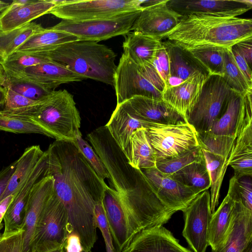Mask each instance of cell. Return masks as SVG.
Masks as SVG:
<instances>
[{
	"mask_svg": "<svg viewBox=\"0 0 252 252\" xmlns=\"http://www.w3.org/2000/svg\"><path fill=\"white\" fill-rule=\"evenodd\" d=\"M47 175L67 216L69 234H77L84 251L92 250L97 236L94 209L108 187L95 173L76 145L55 140L47 151Z\"/></svg>",
	"mask_w": 252,
	"mask_h": 252,
	"instance_id": "6da1fadb",
	"label": "cell"
},
{
	"mask_svg": "<svg viewBox=\"0 0 252 252\" xmlns=\"http://www.w3.org/2000/svg\"><path fill=\"white\" fill-rule=\"evenodd\" d=\"M252 38V19L189 15L182 16L163 39L188 49L200 45L229 48Z\"/></svg>",
	"mask_w": 252,
	"mask_h": 252,
	"instance_id": "7a4b0ae2",
	"label": "cell"
},
{
	"mask_svg": "<svg viewBox=\"0 0 252 252\" xmlns=\"http://www.w3.org/2000/svg\"><path fill=\"white\" fill-rule=\"evenodd\" d=\"M37 53L46 56L85 79L114 86L117 54L104 44L78 40Z\"/></svg>",
	"mask_w": 252,
	"mask_h": 252,
	"instance_id": "3957f363",
	"label": "cell"
},
{
	"mask_svg": "<svg viewBox=\"0 0 252 252\" xmlns=\"http://www.w3.org/2000/svg\"><path fill=\"white\" fill-rule=\"evenodd\" d=\"M118 194L126 220L128 242L143 229L163 225L175 213L160 201L141 170L137 169L134 186Z\"/></svg>",
	"mask_w": 252,
	"mask_h": 252,
	"instance_id": "277c9868",
	"label": "cell"
},
{
	"mask_svg": "<svg viewBox=\"0 0 252 252\" xmlns=\"http://www.w3.org/2000/svg\"><path fill=\"white\" fill-rule=\"evenodd\" d=\"M37 123L56 140L75 143L81 117L73 96L66 90L53 91L31 112L22 116Z\"/></svg>",
	"mask_w": 252,
	"mask_h": 252,
	"instance_id": "5b68a950",
	"label": "cell"
},
{
	"mask_svg": "<svg viewBox=\"0 0 252 252\" xmlns=\"http://www.w3.org/2000/svg\"><path fill=\"white\" fill-rule=\"evenodd\" d=\"M251 105L252 91L243 94L234 92L225 112L210 131L198 134L201 148L228 158Z\"/></svg>",
	"mask_w": 252,
	"mask_h": 252,
	"instance_id": "8992f818",
	"label": "cell"
},
{
	"mask_svg": "<svg viewBox=\"0 0 252 252\" xmlns=\"http://www.w3.org/2000/svg\"><path fill=\"white\" fill-rule=\"evenodd\" d=\"M113 86L117 105L138 95L162 99L165 88L154 64L139 66L124 53L117 66Z\"/></svg>",
	"mask_w": 252,
	"mask_h": 252,
	"instance_id": "52a82bcc",
	"label": "cell"
},
{
	"mask_svg": "<svg viewBox=\"0 0 252 252\" xmlns=\"http://www.w3.org/2000/svg\"><path fill=\"white\" fill-rule=\"evenodd\" d=\"M234 92L221 76L209 75L187 116V122L198 135L207 133L225 112Z\"/></svg>",
	"mask_w": 252,
	"mask_h": 252,
	"instance_id": "ba28073f",
	"label": "cell"
},
{
	"mask_svg": "<svg viewBox=\"0 0 252 252\" xmlns=\"http://www.w3.org/2000/svg\"><path fill=\"white\" fill-rule=\"evenodd\" d=\"M87 138L110 175V188L117 192L132 188L137 180V169L129 164L125 154L107 127L95 129L87 135Z\"/></svg>",
	"mask_w": 252,
	"mask_h": 252,
	"instance_id": "9c48e42d",
	"label": "cell"
},
{
	"mask_svg": "<svg viewBox=\"0 0 252 252\" xmlns=\"http://www.w3.org/2000/svg\"><path fill=\"white\" fill-rule=\"evenodd\" d=\"M143 3L140 0H57L49 13L64 20H91L142 10Z\"/></svg>",
	"mask_w": 252,
	"mask_h": 252,
	"instance_id": "30bf717a",
	"label": "cell"
},
{
	"mask_svg": "<svg viewBox=\"0 0 252 252\" xmlns=\"http://www.w3.org/2000/svg\"><path fill=\"white\" fill-rule=\"evenodd\" d=\"M68 234L66 212L54 190L35 229L32 252H52L63 248Z\"/></svg>",
	"mask_w": 252,
	"mask_h": 252,
	"instance_id": "8fae6325",
	"label": "cell"
},
{
	"mask_svg": "<svg viewBox=\"0 0 252 252\" xmlns=\"http://www.w3.org/2000/svg\"><path fill=\"white\" fill-rule=\"evenodd\" d=\"M141 10L99 19L86 21L62 20L50 28L73 34L79 40L98 42L118 35H125L132 27Z\"/></svg>",
	"mask_w": 252,
	"mask_h": 252,
	"instance_id": "7c38bea8",
	"label": "cell"
},
{
	"mask_svg": "<svg viewBox=\"0 0 252 252\" xmlns=\"http://www.w3.org/2000/svg\"><path fill=\"white\" fill-rule=\"evenodd\" d=\"M147 132L157 161L200 146L197 133L185 121L175 124H156L147 128Z\"/></svg>",
	"mask_w": 252,
	"mask_h": 252,
	"instance_id": "4fadbf2b",
	"label": "cell"
},
{
	"mask_svg": "<svg viewBox=\"0 0 252 252\" xmlns=\"http://www.w3.org/2000/svg\"><path fill=\"white\" fill-rule=\"evenodd\" d=\"M183 212V236L193 252H205L209 246L208 229L212 216L208 190L198 194Z\"/></svg>",
	"mask_w": 252,
	"mask_h": 252,
	"instance_id": "5bb4252c",
	"label": "cell"
},
{
	"mask_svg": "<svg viewBox=\"0 0 252 252\" xmlns=\"http://www.w3.org/2000/svg\"><path fill=\"white\" fill-rule=\"evenodd\" d=\"M141 170L160 201L175 213L183 211L199 194L156 168Z\"/></svg>",
	"mask_w": 252,
	"mask_h": 252,
	"instance_id": "9a60e30c",
	"label": "cell"
},
{
	"mask_svg": "<svg viewBox=\"0 0 252 252\" xmlns=\"http://www.w3.org/2000/svg\"><path fill=\"white\" fill-rule=\"evenodd\" d=\"M168 6L182 16L199 15L235 17L252 8V0H168Z\"/></svg>",
	"mask_w": 252,
	"mask_h": 252,
	"instance_id": "2e32d148",
	"label": "cell"
},
{
	"mask_svg": "<svg viewBox=\"0 0 252 252\" xmlns=\"http://www.w3.org/2000/svg\"><path fill=\"white\" fill-rule=\"evenodd\" d=\"M168 0L144 7L131 28V31L161 41L164 36L179 23L182 16L168 5Z\"/></svg>",
	"mask_w": 252,
	"mask_h": 252,
	"instance_id": "e0dca14e",
	"label": "cell"
},
{
	"mask_svg": "<svg viewBox=\"0 0 252 252\" xmlns=\"http://www.w3.org/2000/svg\"><path fill=\"white\" fill-rule=\"evenodd\" d=\"M54 190V180L50 175L43 177L33 186L26 208L21 252H32L35 229L41 213Z\"/></svg>",
	"mask_w": 252,
	"mask_h": 252,
	"instance_id": "ac0fdd59",
	"label": "cell"
},
{
	"mask_svg": "<svg viewBox=\"0 0 252 252\" xmlns=\"http://www.w3.org/2000/svg\"><path fill=\"white\" fill-rule=\"evenodd\" d=\"M119 252H192L181 245L165 227L156 226L135 234Z\"/></svg>",
	"mask_w": 252,
	"mask_h": 252,
	"instance_id": "d6986e66",
	"label": "cell"
},
{
	"mask_svg": "<svg viewBox=\"0 0 252 252\" xmlns=\"http://www.w3.org/2000/svg\"><path fill=\"white\" fill-rule=\"evenodd\" d=\"M57 4V0H14L0 14V32L23 27L48 14Z\"/></svg>",
	"mask_w": 252,
	"mask_h": 252,
	"instance_id": "ffe728a7",
	"label": "cell"
},
{
	"mask_svg": "<svg viewBox=\"0 0 252 252\" xmlns=\"http://www.w3.org/2000/svg\"><path fill=\"white\" fill-rule=\"evenodd\" d=\"M46 152L41 157L8 207L4 216L5 228L10 231L21 229L26 216V208L33 186L41 178L46 175L47 169Z\"/></svg>",
	"mask_w": 252,
	"mask_h": 252,
	"instance_id": "44dd1931",
	"label": "cell"
},
{
	"mask_svg": "<svg viewBox=\"0 0 252 252\" xmlns=\"http://www.w3.org/2000/svg\"><path fill=\"white\" fill-rule=\"evenodd\" d=\"M201 73H195L178 84L166 87L162 99L187 122V117L196 103L206 79Z\"/></svg>",
	"mask_w": 252,
	"mask_h": 252,
	"instance_id": "7402d4cb",
	"label": "cell"
},
{
	"mask_svg": "<svg viewBox=\"0 0 252 252\" xmlns=\"http://www.w3.org/2000/svg\"><path fill=\"white\" fill-rule=\"evenodd\" d=\"M120 104L137 118L153 124L170 125L185 121L162 99L138 95Z\"/></svg>",
	"mask_w": 252,
	"mask_h": 252,
	"instance_id": "603a6c76",
	"label": "cell"
},
{
	"mask_svg": "<svg viewBox=\"0 0 252 252\" xmlns=\"http://www.w3.org/2000/svg\"><path fill=\"white\" fill-rule=\"evenodd\" d=\"M252 243V211L235 202L228 230L221 244L212 252H244Z\"/></svg>",
	"mask_w": 252,
	"mask_h": 252,
	"instance_id": "cb8c5ba5",
	"label": "cell"
},
{
	"mask_svg": "<svg viewBox=\"0 0 252 252\" xmlns=\"http://www.w3.org/2000/svg\"><path fill=\"white\" fill-rule=\"evenodd\" d=\"M237 179L252 176V106L250 105L228 159Z\"/></svg>",
	"mask_w": 252,
	"mask_h": 252,
	"instance_id": "d4e9b609",
	"label": "cell"
},
{
	"mask_svg": "<svg viewBox=\"0 0 252 252\" xmlns=\"http://www.w3.org/2000/svg\"><path fill=\"white\" fill-rule=\"evenodd\" d=\"M8 75H17L32 80L50 91H55L62 84L86 79L53 61L27 67L18 73Z\"/></svg>",
	"mask_w": 252,
	"mask_h": 252,
	"instance_id": "484cf974",
	"label": "cell"
},
{
	"mask_svg": "<svg viewBox=\"0 0 252 252\" xmlns=\"http://www.w3.org/2000/svg\"><path fill=\"white\" fill-rule=\"evenodd\" d=\"M155 125L137 118L118 104L105 126L126 156L132 133L138 128H148Z\"/></svg>",
	"mask_w": 252,
	"mask_h": 252,
	"instance_id": "4316f807",
	"label": "cell"
},
{
	"mask_svg": "<svg viewBox=\"0 0 252 252\" xmlns=\"http://www.w3.org/2000/svg\"><path fill=\"white\" fill-rule=\"evenodd\" d=\"M112 240L119 252L128 242V227L118 192L108 187L102 200Z\"/></svg>",
	"mask_w": 252,
	"mask_h": 252,
	"instance_id": "83f0119b",
	"label": "cell"
},
{
	"mask_svg": "<svg viewBox=\"0 0 252 252\" xmlns=\"http://www.w3.org/2000/svg\"><path fill=\"white\" fill-rule=\"evenodd\" d=\"M162 43L169 58L170 81L176 78L181 82L196 72L206 77L210 75L208 70L189 50L171 41L166 40Z\"/></svg>",
	"mask_w": 252,
	"mask_h": 252,
	"instance_id": "f1b7e54d",
	"label": "cell"
},
{
	"mask_svg": "<svg viewBox=\"0 0 252 252\" xmlns=\"http://www.w3.org/2000/svg\"><path fill=\"white\" fill-rule=\"evenodd\" d=\"M123 53L139 66L154 64L158 47L161 41L139 32H129L125 35Z\"/></svg>",
	"mask_w": 252,
	"mask_h": 252,
	"instance_id": "f546056e",
	"label": "cell"
},
{
	"mask_svg": "<svg viewBox=\"0 0 252 252\" xmlns=\"http://www.w3.org/2000/svg\"><path fill=\"white\" fill-rule=\"evenodd\" d=\"M126 157L129 164L134 169L156 168V154L148 136L147 128L141 127L132 133Z\"/></svg>",
	"mask_w": 252,
	"mask_h": 252,
	"instance_id": "4dcf8cb0",
	"label": "cell"
},
{
	"mask_svg": "<svg viewBox=\"0 0 252 252\" xmlns=\"http://www.w3.org/2000/svg\"><path fill=\"white\" fill-rule=\"evenodd\" d=\"M76 36L64 32L44 29L29 38L15 52L37 53L48 51L72 41L78 40Z\"/></svg>",
	"mask_w": 252,
	"mask_h": 252,
	"instance_id": "1f68e13d",
	"label": "cell"
},
{
	"mask_svg": "<svg viewBox=\"0 0 252 252\" xmlns=\"http://www.w3.org/2000/svg\"><path fill=\"white\" fill-rule=\"evenodd\" d=\"M235 201L228 193L211 217L208 229V243L215 250L223 242L230 226Z\"/></svg>",
	"mask_w": 252,
	"mask_h": 252,
	"instance_id": "d6a6232c",
	"label": "cell"
},
{
	"mask_svg": "<svg viewBox=\"0 0 252 252\" xmlns=\"http://www.w3.org/2000/svg\"><path fill=\"white\" fill-rule=\"evenodd\" d=\"M44 153V152L39 145L32 146L24 151L20 157L16 160L15 170L0 201L11 194H16Z\"/></svg>",
	"mask_w": 252,
	"mask_h": 252,
	"instance_id": "836d02e7",
	"label": "cell"
},
{
	"mask_svg": "<svg viewBox=\"0 0 252 252\" xmlns=\"http://www.w3.org/2000/svg\"><path fill=\"white\" fill-rule=\"evenodd\" d=\"M201 149L211 181L210 208L213 214L219 204L220 188L228 166V158Z\"/></svg>",
	"mask_w": 252,
	"mask_h": 252,
	"instance_id": "e575fe53",
	"label": "cell"
},
{
	"mask_svg": "<svg viewBox=\"0 0 252 252\" xmlns=\"http://www.w3.org/2000/svg\"><path fill=\"white\" fill-rule=\"evenodd\" d=\"M169 176L199 193L211 187L210 179L204 156Z\"/></svg>",
	"mask_w": 252,
	"mask_h": 252,
	"instance_id": "d590c367",
	"label": "cell"
},
{
	"mask_svg": "<svg viewBox=\"0 0 252 252\" xmlns=\"http://www.w3.org/2000/svg\"><path fill=\"white\" fill-rule=\"evenodd\" d=\"M44 29L40 24L32 22L8 32H0V61L6 59L29 38Z\"/></svg>",
	"mask_w": 252,
	"mask_h": 252,
	"instance_id": "8d00e7d4",
	"label": "cell"
},
{
	"mask_svg": "<svg viewBox=\"0 0 252 252\" xmlns=\"http://www.w3.org/2000/svg\"><path fill=\"white\" fill-rule=\"evenodd\" d=\"M3 86L28 98L42 101L47 98L52 91L32 80L25 77L5 74Z\"/></svg>",
	"mask_w": 252,
	"mask_h": 252,
	"instance_id": "74e56055",
	"label": "cell"
},
{
	"mask_svg": "<svg viewBox=\"0 0 252 252\" xmlns=\"http://www.w3.org/2000/svg\"><path fill=\"white\" fill-rule=\"evenodd\" d=\"M221 77L229 87L238 94H243L252 91V86L249 83L234 60L231 48H224Z\"/></svg>",
	"mask_w": 252,
	"mask_h": 252,
	"instance_id": "f35d334b",
	"label": "cell"
},
{
	"mask_svg": "<svg viewBox=\"0 0 252 252\" xmlns=\"http://www.w3.org/2000/svg\"><path fill=\"white\" fill-rule=\"evenodd\" d=\"M224 48L213 45H200L187 50L208 70L210 75L222 76Z\"/></svg>",
	"mask_w": 252,
	"mask_h": 252,
	"instance_id": "ab89813d",
	"label": "cell"
},
{
	"mask_svg": "<svg viewBox=\"0 0 252 252\" xmlns=\"http://www.w3.org/2000/svg\"><path fill=\"white\" fill-rule=\"evenodd\" d=\"M48 57L40 53L15 52L3 61H0L5 74L20 72L25 68L51 61Z\"/></svg>",
	"mask_w": 252,
	"mask_h": 252,
	"instance_id": "60d3db41",
	"label": "cell"
},
{
	"mask_svg": "<svg viewBox=\"0 0 252 252\" xmlns=\"http://www.w3.org/2000/svg\"><path fill=\"white\" fill-rule=\"evenodd\" d=\"M203 157L202 149L199 146L173 157L157 161L156 168L161 173L171 176Z\"/></svg>",
	"mask_w": 252,
	"mask_h": 252,
	"instance_id": "b9f144b4",
	"label": "cell"
},
{
	"mask_svg": "<svg viewBox=\"0 0 252 252\" xmlns=\"http://www.w3.org/2000/svg\"><path fill=\"white\" fill-rule=\"evenodd\" d=\"M0 130L15 133H37L51 137L45 129L33 121L21 117L5 115L0 112Z\"/></svg>",
	"mask_w": 252,
	"mask_h": 252,
	"instance_id": "7bdbcfd3",
	"label": "cell"
},
{
	"mask_svg": "<svg viewBox=\"0 0 252 252\" xmlns=\"http://www.w3.org/2000/svg\"><path fill=\"white\" fill-rule=\"evenodd\" d=\"M5 88L6 99L3 108L0 110V112L5 115L22 116L28 114L38 107L44 100H32L8 88Z\"/></svg>",
	"mask_w": 252,
	"mask_h": 252,
	"instance_id": "ee69618b",
	"label": "cell"
},
{
	"mask_svg": "<svg viewBox=\"0 0 252 252\" xmlns=\"http://www.w3.org/2000/svg\"><path fill=\"white\" fill-rule=\"evenodd\" d=\"M75 144L98 176L104 181L108 179L110 182V177L107 169L92 147L82 138L80 130L76 134Z\"/></svg>",
	"mask_w": 252,
	"mask_h": 252,
	"instance_id": "f6af8a7d",
	"label": "cell"
},
{
	"mask_svg": "<svg viewBox=\"0 0 252 252\" xmlns=\"http://www.w3.org/2000/svg\"><path fill=\"white\" fill-rule=\"evenodd\" d=\"M154 64L163 82L165 88L169 86V61L167 51L162 41L158 47Z\"/></svg>",
	"mask_w": 252,
	"mask_h": 252,
	"instance_id": "bcb514c9",
	"label": "cell"
},
{
	"mask_svg": "<svg viewBox=\"0 0 252 252\" xmlns=\"http://www.w3.org/2000/svg\"><path fill=\"white\" fill-rule=\"evenodd\" d=\"M94 217L97 228H99L103 238L105 245L114 249L112 236L110 231L102 200L97 202L94 207Z\"/></svg>",
	"mask_w": 252,
	"mask_h": 252,
	"instance_id": "7dc6e473",
	"label": "cell"
},
{
	"mask_svg": "<svg viewBox=\"0 0 252 252\" xmlns=\"http://www.w3.org/2000/svg\"><path fill=\"white\" fill-rule=\"evenodd\" d=\"M236 189L240 202L247 209L252 211V177L236 178Z\"/></svg>",
	"mask_w": 252,
	"mask_h": 252,
	"instance_id": "c3c4849f",
	"label": "cell"
},
{
	"mask_svg": "<svg viewBox=\"0 0 252 252\" xmlns=\"http://www.w3.org/2000/svg\"><path fill=\"white\" fill-rule=\"evenodd\" d=\"M24 230L0 236V252H21Z\"/></svg>",
	"mask_w": 252,
	"mask_h": 252,
	"instance_id": "681fc988",
	"label": "cell"
},
{
	"mask_svg": "<svg viewBox=\"0 0 252 252\" xmlns=\"http://www.w3.org/2000/svg\"><path fill=\"white\" fill-rule=\"evenodd\" d=\"M231 51L237 66L244 74L249 83L252 86V71L251 68L249 66L245 59L233 46L231 47Z\"/></svg>",
	"mask_w": 252,
	"mask_h": 252,
	"instance_id": "f907efd6",
	"label": "cell"
},
{
	"mask_svg": "<svg viewBox=\"0 0 252 252\" xmlns=\"http://www.w3.org/2000/svg\"><path fill=\"white\" fill-rule=\"evenodd\" d=\"M252 38L240 41L233 46L245 59L250 68L252 63Z\"/></svg>",
	"mask_w": 252,
	"mask_h": 252,
	"instance_id": "816d5d0a",
	"label": "cell"
},
{
	"mask_svg": "<svg viewBox=\"0 0 252 252\" xmlns=\"http://www.w3.org/2000/svg\"><path fill=\"white\" fill-rule=\"evenodd\" d=\"M16 165V160L0 171V199L3 195Z\"/></svg>",
	"mask_w": 252,
	"mask_h": 252,
	"instance_id": "f5cc1de1",
	"label": "cell"
},
{
	"mask_svg": "<svg viewBox=\"0 0 252 252\" xmlns=\"http://www.w3.org/2000/svg\"><path fill=\"white\" fill-rule=\"evenodd\" d=\"M65 252H82L83 248L79 236L71 233L67 237L64 247Z\"/></svg>",
	"mask_w": 252,
	"mask_h": 252,
	"instance_id": "db71d44e",
	"label": "cell"
},
{
	"mask_svg": "<svg viewBox=\"0 0 252 252\" xmlns=\"http://www.w3.org/2000/svg\"><path fill=\"white\" fill-rule=\"evenodd\" d=\"M16 194H11L0 201V225L9 205Z\"/></svg>",
	"mask_w": 252,
	"mask_h": 252,
	"instance_id": "11a10c76",
	"label": "cell"
},
{
	"mask_svg": "<svg viewBox=\"0 0 252 252\" xmlns=\"http://www.w3.org/2000/svg\"><path fill=\"white\" fill-rule=\"evenodd\" d=\"M6 89L3 86L0 85V107L3 106L6 99Z\"/></svg>",
	"mask_w": 252,
	"mask_h": 252,
	"instance_id": "9f6ffc18",
	"label": "cell"
},
{
	"mask_svg": "<svg viewBox=\"0 0 252 252\" xmlns=\"http://www.w3.org/2000/svg\"><path fill=\"white\" fill-rule=\"evenodd\" d=\"M5 75L4 70L0 63V85L3 86L5 82Z\"/></svg>",
	"mask_w": 252,
	"mask_h": 252,
	"instance_id": "6f0895ef",
	"label": "cell"
},
{
	"mask_svg": "<svg viewBox=\"0 0 252 252\" xmlns=\"http://www.w3.org/2000/svg\"><path fill=\"white\" fill-rule=\"evenodd\" d=\"M10 5V3L0 0V12H2L6 9Z\"/></svg>",
	"mask_w": 252,
	"mask_h": 252,
	"instance_id": "680465c9",
	"label": "cell"
},
{
	"mask_svg": "<svg viewBox=\"0 0 252 252\" xmlns=\"http://www.w3.org/2000/svg\"><path fill=\"white\" fill-rule=\"evenodd\" d=\"M105 245V249H106V252H118L117 250H116L115 249H112L111 248H110L108 245Z\"/></svg>",
	"mask_w": 252,
	"mask_h": 252,
	"instance_id": "91938a15",
	"label": "cell"
},
{
	"mask_svg": "<svg viewBox=\"0 0 252 252\" xmlns=\"http://www.w3.org/2000/svg\"><path fill=\"white\" fill-rule=\"evenodd\" d=\"M244 252H252V243L246 248Z\"/></svg>",
	"mask_w": 252,
	"mask_h": 252,
	"instance_id": "94428289",
	"label": "cell"
},
{
	"mask_svg": "<svg viewBox=\"0 0 252 252\" xmlns=\"http://www.w3.org/2000/svg\"><path fill=\"white\" fill-rule=\"evenodd\" d=\"M52 252H65L64 248H61L56 251H53Z\"/></svg>",
	"mask_w": 252,
	"mask_h": 252,
	"instance_id": "6125c7cd",
	"label": "cell"
},
{
	"mask_svg": "<svg viewBox=\"0 0 252 252\" xmlns=\"http://www.w3.org/2000/svg\"><path fill=\"white\" fill-rule=\"evenodd\" d=\"M82 252H92V250H91V251H87V252H85V251H83Z\"/></svg>",
	"mask_w": 252,
	"mask_h": 252,
	"instance_id": "be15d7a7",
	"label": "cell"
},
{
	"mask_svg": "<svg viewBox=\"0 0 252 252\" xmlns=\"http://www.w3.org/2000/svg\"><path fill=\"white\" fill-rule=\"evenodd\" d=\"M0 235H1V234H0Z\"/></svg>",
	"mask_w": 252,
	"mask_h": 252,
	"instance_id": "e7e4bbea",
	"label": "cell"
}]
</instances>
